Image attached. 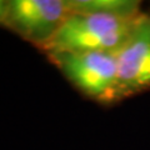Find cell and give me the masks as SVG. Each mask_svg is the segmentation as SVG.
<instances>
[{
    "label": "cell",
    "mask_w": 150,
    "mask_h": 150,
    "mask_svg": "<svg viewBox=\"0 0 150 150\" xmlns=\"http://www.w3.org/2000/svg\"><path fill=\"white\" fill-rule=\"evenodd\" d=\"M68 15L67 0H9L3 26L44 51Z\"/></svg>",
    "instance_id": "3"
},
{
    "label": "cell",
    "mask_w": 150,
    "mask_h": 150,
    "mask_svg": "<svg viewBox=\"0 0 150 150\" xmlns=\"http://www.w3.org/2000/svg\"><path fill=\"white\" fill-rule=\"evenodd\" d=\"M69 13H104L124 16L142 14L140 1L134 0H67Z\"/></svg>",
    "instance_id": "5"
},
{
    "label": "cell",
    "mask_w": 150,
    "mask_h": 150,
    "mask_svg": "<svg viewBox=\"0 0 150 150\" xmlns=\"http://www.w3.org/2000/svg\"><path fill=\"white\" fill-rule=\"evenodd\" d=\"M45 55L84 96L101 104L121 100L115 53L48 51Z\"/></svg>",
    "instance_id": "2"
},
{
    "label": "cell",
    "mask_w": 150,
    "mask_h": 150,
    "mask_svg": "<svg viewBox=\"0 0 150 150\" xmlns=\"http://www.w3.org/2000/svg\"><path fill=\"white\" fill-rule=\"evenodd\" d=\"M121 99L150 88V14H142L126 41L115 51Z\"/></svg>",
    "instance_id": "4"
},
{
    "label": "cell",
    "mask_w": 150,
    "mask_h": 150,
    "mask_svg": "<svg viewBox=\"0 0 150 150\" xmlns=\"http://www.w3.org/2000/svg\"><path fill=\"white\" fill-rule=\"evenodd\" d=\"M143 14V13H142ZM104 13H69L48 51H110L115 53L134 29L139 16Z\"/></svg>",
    "instance_id": "1"
},
{
    "label": "cell",
    "mask_w": 150,
    "mask_h": 150,
    "mask_svg": "<svg viewBox=\"0 0 150 150\" xmlns=\"http://www.w3.org/2000/svg\"><path fill=\"white\" fill-rule=\"evenodd\" d=\"M8 5H9V0H0V25H4V23H5Z\"/></svg>",
    "instance_id": "6"
}]
</instances>
